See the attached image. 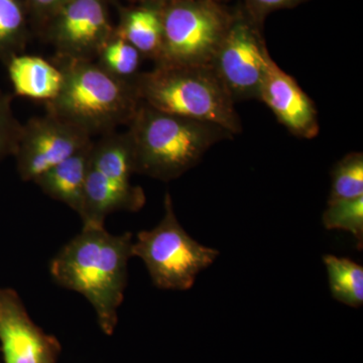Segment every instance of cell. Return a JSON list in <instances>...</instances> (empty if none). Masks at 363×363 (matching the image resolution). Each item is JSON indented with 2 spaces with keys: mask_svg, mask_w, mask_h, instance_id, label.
Instances as JSON below:
<instances>
[{
  "mask_svg": "<svg viewBox=\"0 0 363 363\" xmlns=\"http://www.w3.org/2000/svg\"><path fill=\"white\" fill-rule=\"evenodd\" d=\"M133 245L131 233L113 234L104 226H83L50 262L52 279L90 303L107 336L116 332L118 324Z\"/></svg>",
  "mask_w": 363,
  "mask_h": 363,
  "instance_id": "obj_1",
  "label": "cell"
},
{
  "mask_svg": "<svg viewBox=\"0 0 363 363\" xmlns=\"http://www.w3.org/2000/svg\"><path fill=\"white\" fill-rule=\"evenodd\" d=\"M135 173L169 182L194 168L210 147L233 135L215 124L140 104L128 123Z\"/></svg>",
  "mask_w": 363,
  "mask_h": 363,
  "instance_id": "obj_2",
  "label": "cell"
},
{
  "mask_svg": "<svg viewBox=\"0 0 363 363\" xmlns=\"http://www.w3.org/2000/svg\"><path fill=\"white\" fill-rule=\"evenodd\" d=\"M63 73L58 96L47 112L87 131L91 136L113 133L130 123L140 101L133 81L123 80L94 61L57 62Z\"/></svg>",
  "mask_w": 363,
  "mask_h": 363,
  "instance_id": "obj_3",
  "label": "cell"
},
{
  "mask_svg": "<svg viewBox=\"0 0 363 363\" xmlns=\"http://www.w3.org/2000/svg\"><path fill=\"white\" fill-rule=\"evenodd\" d=\"M133 83L140 104L215 124L233 135L242 131L235 102L211 66L156 65L138 74Z\"/></svg>",
  "mask_w": 363,
  "mask_h": 363,
  "instance_id": "obj_4",
  "label": "cell"
},
{
  "mask_svg": "<svg viewBox=\"0 0 363 363\" xmlns=\"http://www.w3.org/2000/svg\"><path fill=\"white\" fill-rule=\"evenodd\" d=\"M164 207L160 223L136 235L133 257L143 260L157 288L190 290L198 274L213 264L219 252L200 245L186 233L177 218L169 193L164 196Z\"/></svg>",
  "mask_w": 363,
  "mask_h": 363,
  "instance_id": "obj_5",
  "label": "cell"
},
{
  "mask_svg": "<svg viewBox=\"0 0 363 363\" xmlns=\"http://www.w3.org/2000/svg\"><path fill=\"white\" fill-rule=\"evenodd\" d=\"M133 174L135 162L128 133L113 131L93 143L80 214L83 226L104 227L109 215L143 209L147 198L143 188L131 184Z\"/></svg>",
  "mask_w": 363,
  "mask_h": 363,
  "instance_id": "obj_6",
  "label": "cell"
},
{
  "mask_svg": "<svg viewBox=\"0 0 363 363\" xmlns=\"http://www.w3.org/2000/svg\"><path fill=\"white\" fill-rule=\"evenodd\" d=\"M233 11L213 0H179L162 6V44L156 65L211 66Z\"/></svg>",
  "mask_w": 363,
  "mask_h": 363,
  "instance_id": "obj_7",
  "label": "cell"
},
{
  "mask_svg": "<svg viewBox=\"0 0 363 363\" xmlns=\"http://www.w3.org/2000/svg\"><path fill=\"white\" fill-rule=\"evenodd\" d=\"M271 54L262 26L242 7L234 9L233 21L215 54L211 67L233 101L259 100Z\"/></svg>",
  "mask_w": 363,
  "mask_h": 363,
  "instance_id": "obj_8",
  "label": "cell"
},
{
  "mask_svg": "<svg viewBox=\"0 0 363 363\" xmlns=\"http://www.w3.org/2000/svg\"><path fill=\"white\" fill-rule=\"evenodd\" d=\"M111 0H70L45 23L39 35L52 45L57 62L94 61L111 37Z\"/></svg>",
  "mask_w": 363,
  "mask_h": 363,
  "instance_id": "obj_9",
  "label": "cell"
},
{
  "mask_svg": "<svg viewBox=\"0 0 363 363\" xmlns=\"http://www.w3.org/2000/svg\"><path fill=\"white\" fill-rule=\"evenodd\" d=\"M92 136L76 124L45 112L23 124L14 154L21 180L33 182L92 142Z\"/></svg>",
  "mask_w": 363,
  "mask_h": 363,
  "instance_id": "obj_10",
  "label": "cell"
},
{
  "mask_svg": "<svg viewBox=\"0 0 363 363\" xmlns=\"http://www.w3.org/2000/svg\"><path fill=\"white\" fill-rule=\"evenodd\" d=\"M0 351L4 363H57L59 339L33 321L21 296L0 286Z\"/></svg>",
  "mask_w": 363,
  "mask_h": 363,
  "instance_id": "obj_11",
  "label": "cell"
},
{
  "mask_svg": "<svg viewBox=\"0 0 363 363\" xmlns=\"http://www.w3.org/2000/svg\"><path fill=\"white\" fill-rule=\"evenodd\" d=\"M259 100L271 109L279 123L298 138L311 140L319 133L316 106L292 76L269 62Z\"/></svg>",
  "mask_w": 363,
  "mask_h": 363,
  "instance_id": "obj_12",
  "label": "cell"
},
{
  "mask_svg": "<svg viewBox=\"0 0 363 363\" xmlns=\"http://www.w3.org/2000/svg\"><path fill=\"white\" fill-rule=\"evenodd\" d=\"M93 143L94 140L33 181L45 195L64 203L79 216L84 203L85 184Z\"/></svg>",
  "mask_w": 363,
  "mask_h": 363,
  "instance_id": "obj_13",
  "label": "cell"
},
{
  "mask_svg": "<svg viewBox=\"0 0 363 363\" xmlns=\"http://www.w3.org/2000/svg\"><path fill=\"white\" fill-rule=\"evenodd\" d=\"M14 94L18 96L52 101L58 96L63 85V73L42 57L21 54L6 64Z\"/></svg>",
  "mask_w": 363,
  "mask_h": 363,
  "instance_id": "obj_14",
  "label": "cell"
},
{
  "mask_svg": "<svg viewBox=\"0 0 363 363\" xmlns=\"http://www.w3.org/2000/svg\"><path fill=\"white\" fill-rule=\"evenodd\" d=\"M162 6L154 4H133L118 6L117 32L140 52L143 58L157 63L162 44Z\"/></svg>",
  "mask_w": 363,
  "mask_h": 363,
  "instance_id": "obj_15",
  "label": "cell"
},
{
  "mask_svg": "<svg viewBox=\"0 0 363 363\" xmlns=\"http://www.w3.org/2000/svg\"><path fill=\"white\" fill-rule=\"evenodd\" d=\"M26 0H0V61L23 54L32 35Z\"/></svg>",
  "mask_w": 363,
  "mask_h": 363,
  "instance_id": "obj_16",
  "label": "cell"
},
{
  "mask_svg": "<svg viewBox=\"0 0 363 363\" xmlns=\"http://www.w3.org/2000/svg\"><path fill=\"white\" fill-rule=\"evenodd\" d=\"M323 262L333 298L350 307H362L363 267L353 260L332 255H324Z\"/></svg>",
  "mask_w": 363,
  "mask_h": 363,
  "instance_id": "obj_17",
  "label": "cell"
},
{
  "mask_svg": "<svg viewBox=\"0 0 363 363\" xmlns=\"http://www.w3.org/2000/svg\"><path fill=\"white\" fill-rule=\"evenodd\" d=\"M96 59L98 65L116 77L133 81L140 73L143 56L114 28Z\"/></svg>",
  "mask_w": 363,
  "mask_h": 363,
  "instance_id": "obj_18",
  "label": "cell"
},
{
  "mask_svg": "<svg viewBox=\"0 0 363 363\" xmlns=\"http://www.w3.org/2000/svg\"><path fill=\"white\" fill-rule=\"evenodd\" d=\"M363 196V154L350 152L336 162L331 173L328 201L354 199Z\"/></svg>",
  "mask_w": 363,
  "mask_h": 363,
  "instance_id": "obj_19",
  "label": "cell"
},
{
  "mask_svg": "<svg viewBox=\"0 0 363 363\" xmlns=\"http://www.w3.org/2000/svg\"><path fill=\"white\" fill-rule=\"evenodd\" d=\"M325 228L348 231L357 241L358 250L363 245V196L354 199L327 203L322 217Z\"/></svg>",
  "mask_w": 363,
  "mask_h": 363,
  "instance_id": "obj_20",
  "label": "cell"
},
{
  "mask_svg": "<svg viewBox=\"0 0 363 363\" xmlns=\"http://www.w3.org/2000/svg\"><path fill=\"white\" fill-rule=\"evenodd\" d=\"M13 96L0 90V162L14 156L20 142L23 124L13 111Z\"/></svg>",
  "mask_w": 363,
  "mask_h": 363,
  "instance_id": "obj_21",
  "label": "cell"
},
{
  "mask_svg": "<svg viewBox=\"0 0 363 363\" xmlns=\"http://www.w3.org/2000/svg\"><path fill=\"white\" fill-rule=\"evenodd\" d=\"M307 0H242V9L245 13L264 26L269 14L281 9H293Z\"/></svg>",
  "mask_w": 363,
  "mask_h": 363,
  "instance_id": "obj_22",
  "label": "cell"
},
{
  "mask_svg": "<svg viewBox=\"0 0 363 363\" xmlns=\"http://www.w3.org/2000/svg\"><path fill=\"white\" fill-rule=\"evenodd\" d=\"M70 0H26L33 32L39 35L45 23Z\"/></svg>",
  "mask_w": 363,
  "mask_h": 363,
  "instance_id": "obj_23",
  "label": "cell"
},
{
  "mask_svg": "<svg viewBox=\"0 0 363 363\" xmlns=\"http://www.w3.org/2000/svg\"><path fill=\"white\" fill-rule=\"evenodd\" d=\"M128 1L133 4H154V6H164L179 0H128Z\"/></svg>",
  "mask_w": 363,
  "mask_h": 363,
  "instance_id": "obj_24",
  "label": "cell"
},
{
  "mask_svg": "<svg viewBox=\"0 0 363 363\" xmlns=\"http://www.w3.org/2000/svg\"><path fill=\"white\" fill-rule=\"evenodd\" d=\"M215 2H218V4H224V2H226L227 0H213Z\"/></svg>",
  "mask_w": 363,
  "mask_h": 363,
  "instance_id": "obj_25",
  "label": "cell"
}]
</instances>
